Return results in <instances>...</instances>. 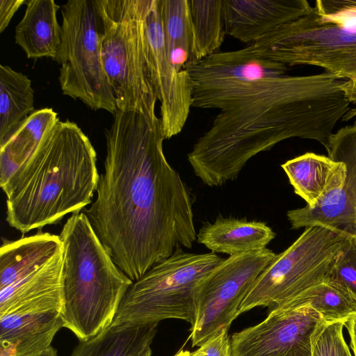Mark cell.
I'll return each instance as SVG.
<instances>
[{"mask_svg":"<svg viewBox=\"0 0 356 356\" xmlns=\"http://www.w3.org/2000/svg\"><path fill=\"white\" fill-rule=\"evenodd\" d=\"M349 238L325 227H306L258 276L242 301L238 315L257 307H280L325 281Z\"/></svg>","mask_w":356,"mask_h":356,"instance_id":"obj_9","label":"cell"},{"mask_svg":"<svg viewBox=\"0 0 356 356\" xmlns=\"http://www.w3.org/2000/svg\"><path fill=\"white\" fill-rule=\"evenodd\" d=\"M61 13V42L54 60L60 65L63 93L114 115L118 110L102 65L101 22L94 0H70Z\"/></svg>","mask_w":356,"mask_h":356,"instance_id":"obj_8","label":"cell"},{"mask_svg":"<svg viewBox=\"0 0 356 356\" xmlns=\"http://www.w3.org/2000/svg\"><path fill=\"white\" fill-rule=\"evenodd\" d=\"M34 90L27 76L0 65V143L35 111Z\"/></svg>","mask_w":356,"mask_h":356,"instance_id":"obj_24","label":"cell"},{"mask_svg":"<svg viewBox=\"0 0 356 356\" xmlns=\"http://www.w3.org/2000/svg\"><path fill=\"white\" fill-rule=\"evenodd\" d=\"M228 330H223L218 334L191 352V356H231L230 337Z\"/></svg>","mask_w":356,"mask_h":356,"instance_id":"obj_30","label":"cell"},{"mask_svg":"<svg viewBox=\"0 0 356 356\" xmlns=\"http://www.w3.org/2000/svg\"><path fill=\"white\" fill-rule=\"evenodd\" d=\"M304 306L314 309L325 321H341L346 323L356 314V298L341 284L326 278L323 282L305 291L282 306L274 309Z\"/></svg>","mask_w":356,"mask_h":356,"instance_id":"obj_27","label":"cell"},{"mask_svg":"<svg viewBox=\"0 0 356 356\" xmlns=\"http://www.w3.org/2000/svg\"><path fill=\"white\" fill-rule=\"evenodd\" d=\"M32 309L63 312V251L38 270L0 289V317Z\"/></svg>","mask_w":356,"mask_h":356,"instance_id":"obj_16","label":"cell"},{"mask_svg":"<svg viewBox=\"0 0 356 356\" xmlns=\"http://www.w3.org/2000/svg\"><path fill=\"white\" fill-rule=\"evenodd\" d=\"M294 192L313 208L340 188L346 165L329 156L307 152L282 164Z\"/></svg>","mask_w":356,"mask_h":356,"instance_id":"obj_18","label":"cell"},{"mask_svg":"<svg viewBox=\"0 0 356 356\" xmlns=\"http://www.w3.org/2000/svg\"><path fill=\"white\" fill-rule=\"evenodd\" d=\"M345 325L323 319L312 336V356H352L343 334Z\"/></svg>","mask_w":356,"mask_h":356,"instance_id":"obj_28","label":"cell"},{"mask_svg":"<svg viewBox=\"0 0 356 356\" xmlns=\"http://www.w3.org/2000/svg\"><path fill=\"white\" fill-rule=\"evenodd\" d=\"M26 0H0V33H2L8 26L15 13Z\"/></svg>","mask_w":356,"mask_h":356,"instance_id":"obj_31","label":"cell"},{"mask_svg":"<svg viewBox=\"0 0 356 356\" xmlns=\"http://www.w3.org/2000/svg\"><path fill=\"white\" fill-rule=\"evenodd\" d=\"M62 310L33 309L0 317V350L12 356H29L51 346L63 327Z\"/></svg>","mask_w":356,"mask_h":356,"instance_id":"obj_17","label":"cell"},{"mask_svg":"<svg viewBox=\"0 0 356 356\" xmlns=\"http://www.w3.org/2000/svg\"><path fill=\"white\" fill-rule=\"evenodd\" d=\"M95 200L85 210L116 266L133 282L196 241L192 196L163 152L160 118L118 111Z\"/></svg>","mask_w":356,"mask_h":356,"instance_id":"obj_1","label":"cell"},{"mask_svg":"<svg viewBox=\"0 0 356 356\" xmlns=\"http://www.w3.org/2000/svg\"><path fill=\"white\" fill-rule=\"evenodd\" d=\"M348 332L350 346L354 356H356V314H353L345 325Z\"/></svg>","mask_w":356,"mask_h":356,"instance_id":"obj_32","label":"cell"},{"mask_svg":"<svg viewBox=\"0 0 356 356\" xmlns=\"http://www.w3.org/2000/svg\"><path fill=\"white\" fill-rule=\"evenodd\" d=\"M62 251L59 235L49 232L4 240L0 248V289L38 270Z\"/></svg>","mask_w":356,"mask_h":356,"instance_id":"obj_20","label":"cell"},{"mask_svg":"<svg viewBox=\"0 0 356 356\" xmlns=\"http://www.w3.org/2000/svg\"><path fill=\"white\" fill-rule=\"evenodd\" d=\"M138 356H152V349L150 346L146 348L140 355Z\"/></svg>","mask_w":356,"mask_h":356,"instance_id":"obj_34","label":"cell"},{"mask_svg":"<svg viewBox=\"0 0 356 356\" xmlns=\"http://www.w3.org/2000/svg\"><path fill=\"white\" fill-rule=\"evenodd\" d=\"M322 320L309 306L270 309L264 321L232 335L231 356H312V336Z\"/></svg>","mask_w":356,"mask_h":356,"instance_id":"obj_12","label":"cell"},{"mask_svg":"<svg viewBox=\"0 0 356 356\" xmlns=\"http://www.w3.org/2000/svg\"><path fill=\"white\" fill-rule=\"evenodd\" d=\"M158 324H111L97 336L79 341L70 356H138L151 346Z\"/></svg>","mask_w":356,"mask_h":356,"instance_id":"obj_23","label":"cell"},{"mask_svg":"<svg viewBox=\"0 0 356 356\" xmlns=\"http://www.w3.org/2000/svg\"><path fill=\"white\" fill-rule=\"evenodd\" d=\"M51 108L35 110L0 143V186L3 188L59 121Z\"/></svg>","mask_w":356,"mask_h":356,"instance_id":"obj_22","label":"cell"},{"mask_svg":"<svg viewBox=\"0 0 356 356\" xmlns=\"http://www.w3.org/2000/svg\"><path fill=\"white\" fill-rule=\"evenodd\" d=\"M327 278L341 284L356 298V238L350 237L339 251Z\"/></svg>","mask_w":356,"mask_h":356,"instance_id":"obj_29","label":"cell"},{"mask_svg":"<svg viewBox=\"0 0 356 356\" xmlns=\"http://www.w3.org/2000/svg\"><path fill=\"white\" fill-rule=\"evenodd\" d=\"M287 70L288 66L260 56L254 43L237 50L218 51L186 67L193 93L274 77L285 74Z\"/></svg>","mask_w":356,"mask_h":356,"instance_id":"obj_14","label":"cell"},{"mask_svg":"<svg viewBox=\"0 0 356 356\" xmlns=\"http://www.w3.org/2000/svg\"><path fill=\"white\" fill-rule=\"evenodd\" d=\"M224 259L216 254L178 248L133 282L112 324L159 323L165 319L195 322L201 288Z\"/></svg>","mask_w":356,"mask_h":356,"instance_id":"obj_6","label":"cell"},{"mask_svg":"<svg viewBox=\"0 0 356 356\" xmlns=\"http://www.w3.org/2000/svg\"><path fill=\"white\" fill-rule=\"evenodd\" d=\"M275 255L267 248L234 254L213 268L200 292L195 320L191 327L193 347L229 330L252 285Z\"/></svg>","mask_w":356,"mask_h":356,"instance_id":"obj_10","label":"cell"},{"mask_svg":"<svg viewBox=\"0 0 356 356\" xmlns=\"http://www.w3.org/2000/svg\"><path fill=\"white\" fill-rule=\"evenodd\" d=\"M347 80L329 72L282 74L192 94V107L220 112L187 154L205 185L236 179L248 161L291 138L314 140L326 150L339 120L351 108Z\"/></svg>","mask_w":356,"mask_h":356,"instance_id":"obj_2","label":"cell"},{"mask_svg":"<svg viewBox=\"0 0 356 356\" xmlns=\"http://www.w3.org/2000/svg\"><path fill=\"white\" fill-rule=\"evenodd\" d=\"M63 243V327L88 340L113 322L133 284L114 263L83 211L73 213L59 234Z\"/></svg>","mask_w":356,"mask_h":356,"instance_id":"obj_4","label":"cell"},{"mask_svg":"<svg viewBox=\"0 0 356 356\" xmlns=\"http://www.w3.org/2000/svg\"><path fill=\"white\" fill-rule=\"evenodd\" d=\"M29 356H58L57 351L52 346L47 348V349L40 352L32 354Z\"/></svg>","mask_w":356,"mask_h":356,"instance_id":"obj_33","label":"cell"},{"mask_svg":"<svg viewBox=\"0 0 356 356\" xmlns=\"http://www.w3.org/2000/svg\"><path fill=\"white\" fill-rule=\"evenodd\" d=\"M310 7L306 0H222L225 33L252 44L304 15Z\"/></svg>","mask_w":356,"mask_h":356,"instance_id":"obj_15","label":"cell"},{"mask_svg":"<svg viewBox=\"0 0 356 356\" xmlns=\"http://www.w3.org/2000/svg\"><path fill=\"white\" fill-rule=\"evenodd\" d=\"M99 177L89 138L74 122L59 120L1 188L6 221L22 234L57 224L92 203Z\"/></svg>","mask_w":356,"mask_h":356,"instance_id":"obj_3","label":"cell"},{"mask_svg":"<svg viewBox=\"0 0 356 356\" xmlns=\"http://www.w3.org/2000/svg\"><path fill=\"white\" fill-rule=\"evenodd\" d=\"M159 7L168 58L178 72L184 71L192 49L188 0H159Z\"/></svg>","mask_w":356,"mask_h":356,"instance_id":"obj_26","label":"cell"},{"mask_svg":"<svg viewBox=\"0 0 356 356\" xmlns=\"http://www.w3.org/2000/svg\"><path fill=\"white\" fill-rule=\"evenodd\" d=\"M143 42L149 81L160 102V120L165 139L183 129L192 107L193 88L186 70L178 72L168 58L159 0H140Z\"/></svg>","mask_w":356,"mask_h":356,"instance_id":"obj_11","label":"cell"},{"mask_svg":"<svg viewBox=\"0 0 356 356\" xmlns=\"http://www.w3.org/2000/svg\"><path fill=\"white\" fill-rule=\"evenodd\" d=\"M188 3L192 27L191 64L218 51L226 33L222 0H188Z\"/></svg>","mask_w":356,"mask_h":356,"instance_id":"obj_25","label":"cell"},{"mask_svg":"<svg viewBox=\"0 0 356 356\" xmlns=\"http://www.w3.org/2000/svg\"><path fill=\"white\" fill-rule=\"evenodd\" d=\"M175 356H191V352L189 350H179Z\"/></svg>","mask_w":356,"mask_h":356,"instance_id":"obj_35","label":"cell"},{"mask_svg":"<svg viewBox=\"0 0 356 356\" xmlns=\"http://www.w3.org/2000/svg\"><path fill=\"white\" fill-rule=\"evenodd\" d=\"M254 44L267 59L322 67L356 85V1L317 0L304 15Z\"/></svg>","mask_w":356,"mask_h":356,"instance_id":"obj_5","label":"cell"},{"mask_svg":"<svg viewBox=\"0 0 356 356\" xmlns=\"http://www.w3.org/2000/svg\"><path fill=\"white\" fill-rule=\"evenodd\" d=\"M275 235L265 222L219 216L202 226L196 241L212 253L232 256L262 250Z\"/></svg>","mask_w":356,"mask_h":356,"instance_id":"obj_19","label":"cell"},{"mask_svg":"<svg viewBox=\"0 0 356 356\" xmlns=\"http://www.w3.org/2000/svg\"><path fill=\"white\" fill-rule=\"evenodd\" d=\"M102 65L120 111L156 117L157 98L145 57L140 0H94Z\"/></svg>","mask_w":356,"mask_h":356,"instance_id":"obj_7","label":"cell"},{"mask_svg":"<svg viewBox=\"0 0 356 356\" xmlns=\"http://www.w3.org/2000/svg\"><path fill=\"white\" fill-rule=\"evenodd\" d=\"M327 152L346 165L343 185L313 208L288 211L287 218L294 229L321 226L356 238V121L330 136Z\"/></svg>","mask_w":356,"mask_h":356,"instance_id":"obj_13","label":"cell"},{"mask_svg":"<svg viewBox=\"0 0 356 356\" xmlns=\"http://www.w3.org/2000/svg\"><path fill=\"white\" fill-rule=\"evenodd\" d=\"M23 18L16 26L15 40L28 58L54 60L61 42L62 27L54 0H29Z\"/></svg>","mask_w":356,"mask_h":356,"instance_id":"obj_21","label":"cell"}]
</instances>
